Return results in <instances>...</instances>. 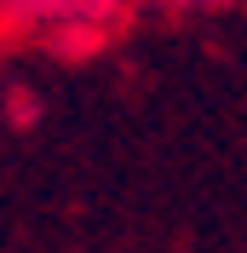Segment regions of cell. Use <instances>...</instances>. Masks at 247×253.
<instances>
[{
    "label": "cell",
    "mask_w": 247,
    "mask_h": 253,
    "mask_svg": "<svg viewBox=\"0 0 247 253\" xmlns=\"http://www.w3.org/2000/svg\"><path fill=\"white\" fill-rule=\"evenodd\" d=\"M6 115H12V126L17 132H29V126H41V115H46V104L29 92V86H17L12 98H6Z\"/></svg>",
    "instance_id": "obj_2"
},
{
    "label": "cell",
    "mask_w": 247,
    "mask_h": 253,
    "mask_svg": "<svg viewBox=\"0 0 247 253\" xmlns=\"http://www.w3.org/2000/svg\"><path fill=\"white\" fill-rule=\"evenodd\" d=\"M138 0H0V23L35 35L58 58H86L109 46V35L132 17Z\"/></svg>",
    "instance_id": "obj_1"
},
{
    "label": "cell",
    "mask_w": 247,
    "mask_h": 253,
    "mask_svg": "<svg viewBox=\"0 0 247 253\" xmlns=\"http://www.w3.org/2000/svg\"><path fill=\"white\" fill-rule=\"evenodd\" d=\"M150 6H161V12H172V17H201V12L230 6V0H150Z\"/></svg>",
    "instance_id": "obj_3"
}]
</instances>
